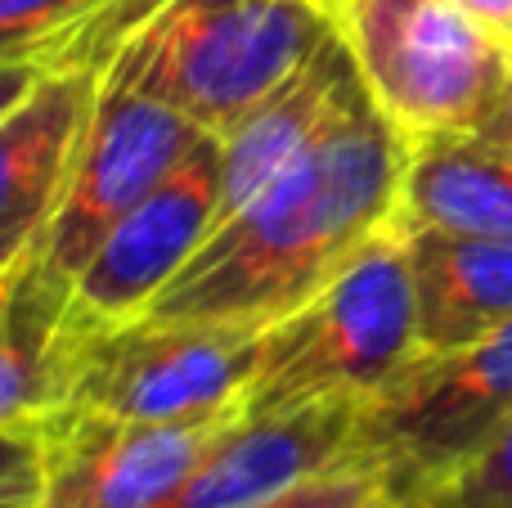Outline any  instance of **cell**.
<instances>
[{
	"label": "cell",
	"instance_id": "1",
	"mask_svg": "<svg viewBox=\"0 0 512 508\" xmlns=\"http://www.w3.org/2000/svg\"><path fill=\"white\" fill-rule=\"evenodd\" d=\"M405 167L409 140L364 90L297 162L216 225L144 315L265 333L396 225Z\"/></svg>",
	"mask_w": 512,
	"mask_h": 508
},
{
	"label": "cell",
	"instance_id": "2",
	"mask_svg": "<svg viewBox=\"0 0 512 508\" xmlns=\"http://www.w3.org/2000/svg\"><path fill=\"white\" fill-rule=\"evenodd\" d=\"M333 36L315 0H122L99 54L225 135Z\"/></svg>",
	"mask_w": 512,
	"mask_h": 508
},
{
	"label": "cell",
	"instance_id": "3",
	"mask_svg": "<svg viewBox=\"0 0 512 508\" xmlns=\"http://www.w3.org/2000/svg\"><path fill=\"white\" fill-rule=\"evenodd\" d=\"M423 356L409 239L373 234L315 297L261 333L243 414L265 419L306 405H369Z\"/></svg>",
	"mask_w": 512,
	"mask_h": 508
},
{
	"label": "cell",
	"instance_id": "4",
	"mask_svg": "<svg viewBox=\"0 0 512 508\" xmlns=\"http://www.w3.org/2000/svg\"><path fill=\"white\" fill-rule=\"evenodd\" d=\"M333 27L373 108L409 144L495 122L512 50L454 0H346Z\"/></svg>",
	"mask_w": 512,
	"mask_h": 508
},
{
	"label": "cell",
	"instance_id": "5",
	"mask_svg": "<svg viewBox=\"0 0 512 508\" xmlns=\"http://www.w3.org/2000/svg\"><path fill=\"white\" fill-rule=\"evenodd\" d=\"M512 419V320L481 342L418 356L360 410L355 455L396 504H432L490 450Z\"/></svg>",
	"mask_w": 512,
	"mask_h": 508
},
{
	"label": "cell",
	"instance_id": "6",
	"mask_svg": "<svg viewBox=\"0 0 512 508\" xmlns=\"http://www.w3.org/2000/svg\"><path fill=\"white\" fill-rule=\"evenodd\" d=\"M261 333L230 324H180L135 315L86 324L77 378L63 410L126 423H185L243 410Z\"/></svg>",
	"mask_w": 512,
	"mask_h": 508
},
{
	"label": "cell",
	"instance_id": "7",
	"mask_svg": "<svg viewBox=\"0 0 512 508\" xmlns=\"http://www.w3.org/2000/svg\"><path fill=\"white\" fill-rule=\"evenodd\" d=\"M207 131L189 122L176 104L144 90L131 72L99 54V90L63 189L59 216L41 243V261L63 279H77L104 234L140 207L198 144Z\"/></svg>",
	"mask_w": 512,
	"mask_h": 508
},
{
	"label": "cell",
	"instance_id": "8",
	"mask_svg": "<svg viewBox=\"0 0 512 508\" xmlns=\"http://www.w3.org/2000/svg\"><path fill=\"white\" fill-rule=\"evenodd\" d=\"M221 216V140L207 135L140 207L104 234L72 279V306L86 324L144 315L171 279L198 257Z\"/></svg>",
	"mask_w": 512,
	"mask_h": 508
},
{
	"label": "cell",
	"instance_id": "9",
	"mask_svg": "<svg viewBox=\"0 0 512 508\" xmlns=\"http://www.w3.org/2000/svg\"><path fill=\"white\" fill-rule=\"evenodd\" d=\"M243 410L185 423H126L59 410L45 432L41 508H162Z\"/></svg>",
	"mask_w": 512,
	"mask_h": 508
},
{
	"label": "cell",
	"instance_id": "10",
	"mask_svg": "<svg viewBox=\"0 0 512 508\" xmlns=\"http://www.w3.org/2000/svg\"><path fill=\"white\" fill-rule=\"evenodd\" d=\"M99 90V50L63 59L9 117H0V279L41 252L90 108Z\"/></svg>",
	"mask_w": 512,
	"mask_h": 508
},
{
	"label": "cell",
	"instance_id": "11",
	"mask_svg": "<svg viewBox=\"0 0 512 508\" xmlns=\"http://www.w3.org/2000/svg\"><path fill=\"white\" fill-rule=\"evenodd\" d=\"M364 405H306L239 419L212 441L162 508H252L355 459Z\"/></svg>",
	"mask_w": 512,
	"mask_h": 508
},
{
	"label": "cell",
	"instance_id": "12",
	"mask_svg": "<svg viewBox=\"0 0 512 508\" xmlns=\"http://www.w3.org/2000/svg\"><path fill=\"white\" fill-rule=\"evenodd\" d=\"M360 95L364 81L355 72L346 41L333 27V36L274 95H265L243 122L216 135L221 140V216H216V225H225L243 203H252Z\"/></svg>",
	"mask_w": 512,
	"mask_h": 508
},
{
	"label": "cell",
	"instance_id": "13",
	"mask_svg": "<svg viewBox=\"0 0 512 508\" xmlns=\"http://www.w3.org/2000/svg\"><path fill=\"white\" fill-rule=\"evenodd\" d=\"M86 320L72 306V279L41 252L0 279V428L45 423L72 396Z\"/></svg>",
	"mask_w": 512,
	"mask_h": 508
},
{
	"label": "cell",
	"instance_id": "14",
	"mask_svg": "<svg viewBox=\"0 0 512 508\" xmlns=\"http://www.w3.org/2000/svg\"><path fill=\"white\" fill-rule=\"evenodd\" d=\"M423 356L459 351L512 320V239L409 230Z\"/></svg>",
	"mask_w": 512,
	"mask_h": 508
},
{
	"label": "cell",
	"instance_id": "15",
	"mask_svg": "<svg viewBox=\"0 0 512 508\" xmlns=\"http://www.w3.org/2000/svg\"><path fill=\"white\" fill-rule=\"evenodd\" d=\"M400 230L512 239V149L490 135H432L409 144Z\"/></svg>",
	"mask_w": 512,
	"mask_h": 508
},
{
	"label": "cell",
	"instance_id": "16",
	"mask_svg": "<svg viewBox=\"0 0 512 508\" xmlns=\"http://www.w3.org/2000/svg\"><path fill=\"white\" fill-rule=\"evenodd\" d=\"M122 0H0V59L99 50Z\"/></svg>",
	"mask_w": 512,
	"mask_h": 508
},
{
	"label": "cell",
	"instance_id": "17",
	"mask_svg": "<svg viewBox=\"0 0 512 508\" xmlns=\"http://www.w3.org/2000/svg\"><path fill=\"white\" fill-rule=\"evenodd\" d=\"M252 508H400L382 486L378 468L369 459H346V464L328 468V473L310 477V482L292 486L288 495H274Z\"/></svg>",
	"mask_w": 512,
	"mask_h": 508
},
{
	"label": "cell",
	"instance_id": "18",
	"mask_svg": "<svg viewBox=\"0 0 512 508\" xmlns=\"http://www.w3.org/2000/svg\"><path fill=\"white\" fill-rule=\"evenodd\" d=\"M45 504V432L41 423L0 428V508Z\"/></svg>",
	"mask_w": 512,
	"mask_h": 508
},
{
	"label": "cell",
	"instance_id": "19",
	"mask_svg": "<svg viewBox=\"0 0 512 508\" xmlns=\"http://www.w3.org/2000/svg\"><path fill=\"white\" fill-rule=\"evenodd\" d=\"M436 508H512V419L490 450L441 495Z\"/></svg>",
	"mask_w": 512,
	"mask_h": 508
},
{
	"label": "cell",
	"instance_id": "20",
	"mask_svg": "<svg viewBox=\"0 0 512 508\" xmlns=\"http://www.w3.org/2000/svg\"><path fill=\"white\" fill-rule=\"evenodd\" d=\"M86 54V50H77ZM72 54H18V59H0V117H9L54 68Z\"/></svg>",
	"mask_w": 512,
	"mask_h": 508
},
{
	"label": "cell",
	"instance_id": "21",
	"mask_svg": "<svg viewBox=\"0 0 512 508\" xmlns=\"http://www.w3.org/2000/svg\"><path fill=\"white\" fill-rule=\"evenodd\" d=\"M468 18H477L495 41H504L512 50V0H454Z\"/></svg>",
	"mask_w": 512,
	"mask_h": 508
},
{
	"label": "cell",
	"instance_id": "22",
	"mask_svg": "<svg viewBox=\"0 0 512 508\" xmlns=\"http://www.w3.org/2000/svg\"><path fill=\"white\" fill-rule=\"evenodd\" d=\"M481 135H490L495 144H504V149H512V72H508V90H504V104H499L495 122L486 126Z\"/></svg>",
	"mask_w": 512,
	"mask_h": 508
},
{
	"label": "cell",
	"instance_id": "23",
	"mask_svg": "<svg viewBox=\"0 0 512 508\" xmlns=\"http://www.w3.org/2000/svg\"><path fill=\"white\" fill-rule=\"evenodd\" d=\"M315 5H319V9H324V14H328V18H337V9H342V5H346V0H315Z\"/></svg>",
	"mask_w": 512,
	"mask_h": 508
},
{
	"label": "cell",
	"instance_id": "24",
	"mask_svg": "<svg viewBox=\"0 0 512 508\" xmlns=\"http://www.w3.org/2000/svg\"><path fill=\"white\" fill-rule=\"evenodd\" d=\"M400 508H405V504H400ZM414 508H436V504H414Z\"/></svg>",
	"mask_w": 512,
	"mask_h": 508
}]
</instances>
